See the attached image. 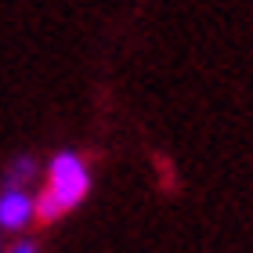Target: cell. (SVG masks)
I'll return each instance as SVG.
<instances>
[{"label": "cell", "mask_w": 253, "mask_h": 253, "mask_svg": "<svg viewBox=\"0 0 253 253\" xmlns=\"http://www.w3.org/2000/svg\"><path fill=\"white\" fill-rule=\"evenodd\" d=\"M43 192H51L54 203H58L65 213L73 210V206H80L87 199V192H90L87 159L80 152H58L47 163V185H43Z\"/></svg>", "instance_id": "cell-1"}, {"label": "cell", "mask_w": 253, "mask_h": 253, "mask_svg": "<svg viewBox=\"0 0 253 253\" xmlns=\"http://www.w3.org/2000/svg\"><path fill=\"white\" fill-rule=\"evenodd\" d=\"M29 221H37L33 195L26 188H4L0 192V228L4 232H22Z\"/></svg>", "instance_id": "cell-2"}, {"label": "cell", "mask_w": 253, "mask_h": 253, "mask_svg": "<svg viewBox=\"0 0 253 253\" xmlns=\"http://www.w3.org/2000/svg\"><path fill=\"white\" fill-rule=\"evenodd\" d=\"M33 174H37V159L33 156H18L7 163V177H4V188H26Z\"/></svg>", "instance_id": "cell-3"}, {"label": "cell", "mask_w": 253, "mask_h": 253, "mask_svg": "<svg viewBox=\"0 0 253 253\" xmlns=\"http://www.w3.org/2000/svg\"><path fill=\"white\" fill-rule=\"evenodd\" d=\"M33 213H37V221H40V224H54L65 210H62L58 203H54V195H51V192H40V195H33Z\"/></svg>", "instance_id": "cell-4"}, {"label": "cell", "mask_w": 253, "mask_h": 253, "mask_svg": "<svg viewBox=\"0 0 253 253\" xmlns=\"http://www.w3.org/2000/svg\"><path fill=\"white\" fill-rule=\"evenodd\" d=\"M4 253H37V243H29V239H18V243L7 246Z\"/></svg>", "instance_id": "cell-5"}]
</instances>
